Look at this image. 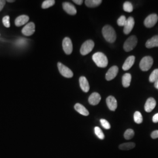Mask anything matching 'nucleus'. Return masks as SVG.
I'll list each match as a JSON object with an SVG mask.
<instances>
[{"label": "nucleus", "instance_id": "f257e3e1", "mask_svg": "<svg viewBox=\"0 0 158 158\" xmlns=\"http://www.w3.org/2000/svg\"><path fill=\"white\" fill-rule=\"evenodd\" d=\"M102 34L105 40L110 43H114L117 38L115 31L110 25L104 26L102 29Z\"/></svg>", "mask_w": 158, "mask_h": 158}, {"label": "nucleus", "instance_id": "f03ea898", "mask_svg": "<svg viewBox=\"0 0 158 158\" xmlns=\"http://www.w3.org/2000/svg\"><path fill=\"white\" fill-rule=\"evenodd\" d=\"M92 58L98 67L104 68L107 66V57L102 52H97L94 53Z\"/></svg>", "mask_w": 158, "mask_h": 158}, {"label": "nucleus", "instance_id": "7ed1b4c3", "mask_svg": "<svg viewBox=\"0 0 158 158\" xmlns=\"http://www.w3.org/2000/svg\"><path fill=\"white\" fill-rule=\"evenodd\" d=\"M138 40L135 36L132 35L125 40L124 44V49L126 52L132 51L137 45Z\"/></svg>", "mask_w": 158, "mask_h": 158}, {"label": "nucleus", "instance_id": "20e7f679", "mask_svg": "<svg viewBox=\"0 0 158 158\" xmlns=\"http://www.w3.org/2000/svg\"><path fill=\"white\" fill-rule=\"evenodd\" d=\"M94 47V42L92 40H87L81 46L80 53L82 55H86L90 53Z\"/></svg>", "mask_w": 158, "mask_h": 158}, {"label": "nucleus", "instance_id": "39448f33", "mask_svg": "<svg viewBox=\"0 0 158 158\" xmlns=\"http://www.w3.org/2000/svg\"><path fill=\"white\" fill-rule=\"evenodd\" d=\"M153 60L151 56H145L142 59L140 63L139 67L142 71H148L152 66Z\"/></svg>", "mask_w": 158, "mask_h": 158}, {"label": "nucleus", "instance_id": "423d86ee", "mask_svg": "<svg viewBox=\"0 0 158 158\" xmlns=\"http://www.w3.org/2000/svg\"><path fill=\"white\" fill-rule=\"evenodd\" d=\"M57 67L60 73L66 78H71L73 76V72L68 67L63 64L62 63L59 62L57 63Z\"/></svg>", "mask_w": 158, "mask_h": 158}, {"label": "nucleus", "instance_id": "0eeeda50", "mask_svg": "<svg viewBox=\"0 0 158 158\" xmlns=\"http://www.w3.org/2000/svg\"><path fill=\"white\" fill-rule=\"evenodd\" d=\"M158 20V16L155 14L149 15L144 21V25L147 28H152L155 25Z\"/></svg>", "mask_w": 158, "mask_h": 158}, {"label": "nucleus", "instance_id": "6e6552de", "mask_svg": "<svg viewBox=\"0 0 158 158\" xmlns=\"http://www.w3.org/2000/svg\"><path fill=\"white\" fill-rule=\"evenodd\" d=\"M62 46L63 51L66 55H70L72 53L73 44H72V40L69 38L66 37L63 40Z\"/></svg>", "mask_w": 158, "mask_h": 158}, {"label": "nucleus", "instance_id": "1a4fd4ad", "mask_svg": "<svg viewBox=\"0 0 158 158\" xmlns=\"http://www.w3.org/2000/svg\"><path fill=\"white\" fill-rule=\"evenodd\" d=\"M135 21L132 17H130L127 19L124 28V33L126 35L130 34L134 27Z\"/></svg>", "mask_w": 158, "mask_h": 158}, {"label": "nucleus", "instance_id": "9d476101", "mask_svg": "<svg viewBox=\"0 0 158 158\" xmlns=\"http://www.w3.org/2000/svg\"><path fill=\"white\" fill-rule=\"evenodd\" d=\"M35 31V25L34 23H29L25 25L22 30V33L25 36H31Z\"/></svg>", "mask_w": 158, "mask_h": 158}, {"label": "nucleus", "instance_id": "9b49d317", "mask_svg": "<svg viewBox=\"0 0 158 158\" xmlns=\"http://www.w3.org/2000/svg\"><path fill=\"white\" fill-rule=\"evenodd\" d=\"M118 72V68L116 66H114L108 70L106 74V79L108 81H110L114 79Z\"/></svg>", "mask_w": 158, "mask_h": 158}, {"label": "nucleus", "instance_id": "f8f14e48", "mask_svg": "<svg viewBox=\"0 0 158 158\" xmlns=\"http://www.w3.org/2000/svg\"><path fill=\"white\" fill-rule=\"evenodd\" d=\"M63 10L70 15H76L77 13V10L75 6L70 2H63Z\"/></svg>", "mask_w": 158, "mask_h": 158}, {"label": "nucleus", "instance_id": "ddd939ff", "mask_svg": "<svg viewBox=\"0 0 158 158\" xmlns=\"http://www.w3.org/2000/svg\"><path fill=\"white\" fill-rule=\"evenodd\" d=\"M156 105V100L152 98H149L145 104V110L147 113H150L155 108Z\"/></svg>", "mask_w": 158, "mask_h": 158}, {"label": "nucleus", "instance_id": "4468645a", "mask_svg": "<svg viewBox=\"0 0 158 158\" xmlns=\"http://www.w3.org/2000/svg\"><path fill=\"white\" fill-rule=\"evenodd\" d=\"M108 107L111 110L114 111L117 108V102L115 98L113 96H108L106 99Z\"/></svg>", "mask_w": 158, "mask_h": 158}, {"label": "nucleus", "instance_id": "2eb2a0df", "mask_svg": "<svg viewBox=\"0 0 158 158\" xmlns=\"http://www.w3.org/2000/svg\"><path fill=\"white\" fill-rule=\"evenodd\" d=\"M101 96L98 93H93L89 98V102L92 106L97 105L101 101Z\"/></svg>", "mask_w": 158, "mask_h": 158}, {"label": "nucleus", "instance_id": "dca6fc26", "mask_svg": "<svg viewBox=\"0 0 158 158\" xmlns=\"http://www.w3.org/2000/svg\"><path fill=\"white\" fill-rule=\"evenodd\" d=\"M79 83L81 90L85 93H87L90 90V85L89 84V82L87 79L84 76H81L80 77Z\"/></svg>", "mask_w": 158, "mask_h": 158}, {"label": "nucleus", "instance_id": "f3484780", "mask_svg": "<svg viewBox=\"0 0 158 158\" xmlns=\"http://www.w3.org/2000/svg\"><path fill=\"white\" fill-rule=\"evenodd\" d=\"M135 57L134 56H130L128 57L125 61L124 63L123 66V69L125 71L128 70L130 68H131V67L133 66L134 63L135 62Z\"/></svg>", "mask_w": 158, "mask_h": 158}, {"label": "nucleus", "instance_id": "a211bd4d", "mask_svg": "<svg viewBox=\"0 0 158 158\" xmlns=\"http://www.w3.org/2000/svg\"><path fill=\"white\" fill-rule=\"evenodd\" d=\"M29 19V18L28 16L25 15H21V16L17 17V18L15 19V24L17 27H21L23 25L25 24L26 23H28Z\"/></svg>", "mask_w": 158, "mask_h": 158}, {"label": "nucleus", "instance_id": "6ab92c4d", "mask_svg": "<svg viewBox=\"0 0 158 158\" xmlns=\"http://www.w3.org/2000/svg\"><path fill=\"white\" fill-rule=\"evenodd\" d=\"M145 46L147 48H152L154 47H158V35L153 36L150 40H148Z\"/></svg>", "mask_w": 158, "mask_h": 158}, {"label": "nucleus", "instance_id": "aec40b11", "mask_svg": "<svg viewBox=\"0 0 158 158\" xmlns=\"http://www.w3.org/2000/svg\"><path fill=\"white\" fill-rule=\"evenodd\" d=\"M74 109L76 111H77L79 114L84 115V116H87L89 115V111L81 104L77 103L74 106Z\"/></svg>", "mask_w": 158, "mask_h": 158}, {"label": "nucleus", "instance_id": "412c9836", "mask_svg": "<svg viewBox=\"0 0 158 158\" xmlns=\"http://www.w3.org/2000/svg\"><path fill=\"white\" fill-rule=\"evenodd\" d=\"M131 75L130 73H125L124 75L123 76V79H122V83L123 86L127 88L131 84Z\"/></svg>", "mask_w": 158, "mask_h": 158}, {"label": "nucleus", "instance_id": "4be33fe9", "mask_svg": "<svg viewBox=\"0 0 158 158\" xmlns=\"http://www.w3.org/2000/svg\"><path fill=\"white\" fill-rule=\"evenodd\" d=\"M135 147V143L134 142H128V143H124L121 144L119 146V148L121 150L123 151H128L133 149Z\"/></svg>", "mask_w": 158, "mask_h": 158}, {"label": "nucleus", "instance_id": "5701e85b", "mask_svg": "<svg viewBox=\"0 0 158 158\" xmlns=\"http://www.w3.org/2000/svg\"><path fill=\"white\" fill-rule=\"evenodd\" d=\"M102 0H86L85 1V4L88 7L94 8L102 4Z\"/></svg>", "mask_w": 158, "mask_h": 158}, {"label": "nucleus", "instance_id": "b1692460", "mask_svg": "<svg viewBox=\"0 0 158 158\" xmlns=\"http://www.w3.org/2000/svg\"><path fill=\"white\" fill-rule=\"evenodd\" d=\"M158 80V69L154 70L149 76V81L155 83Z\"/></svg>", "mask_w": 158, "mask_h": 158}, {"label": "nucleus", "instance_id": "393cba45", "mask_svg": "<svg viewBox=\"0 0 158 158\" xmlns=\"http://www.w3.org/2000/svg\"><path fill=\"white\" fill-rule=\"evenodd\" d=\"M134 119L136 124H141L143 121V118L141 113L139 111H136L134 115Z\"/></svg>", "mask_w": 158, "mask_h": 158}, {"label": "nucleus", "instance_id": "a878e982", "mask_svg": "<svg viewBox=\"0 0 158 158\" xmlns=\"http://www.w3.org/2000/svg\"><path fill=\"white\" fill-rule=\"evenodd\" d=\"M134 134H135V133H134V130H132V129H128V130L125 131L124 136L125 139L129 140L134 137Z\"/></svg>", "mask_w": 158, "mask_h": 158}, {"label": "nucleus", "instance_id": "bb28decb", "mask_svg": "<svg viewBox=\"0 0 158 158\" xmlns=\"http://www.w3.org/2000/svg\"><path fill=\"white\" fill-rule=\"evenodd\" d=\"M55 4V1L54 0H46L42 3V8L43 9H46L53 6Z\"/></svg>", "mask_w": 158, "mask_h": 158}, {"label": "nucleus", "instance_id": "cd10ccee", "mask_svg": "<svg viewBox=\"0 0 158 158\" xmlns=\"http://www.w3.org/2000/svg\"><path fill=\"white\" fill-rule=\"evenodd\" d=\"M123 8L125 11L131 12L133 11V6L130 2L127 1V2H125L123 5Z\"/></svg>", "mask_w": 158, "mask_h": 158}, {"label": "nucleus", "instance_id": "c85d7f7f", "mask_svg": "<svg viewBox=\"0 0 158 158\" xmlns=\"http://www.w3.org/2000/svg\"><path fill=\"white\" fill-rule=\"evenodd\" d=\"M94 132H95L96 135L99 139H104V137H105L104 134H103L102 130L99 127H96L94 128Z\"/></svg>", "mask_w": 158, "mask_h": 158}, {"label": "nucleus", "instance_id": "c756f323", "mask_svg": "<svg viewBox=\"0 0 158 158\" xmlns=\"http://www.w3.org/2000/svg\"><path fill=\"white\" fill-rule=\"evenodd\" d=\"M126 21H127L126 17L124 16V15H122V16L119 17L118 19L117 20V23H118L119 26H120V27H123V26L124 27Z\"/></svg>", "mask_w": 158, "mask_h": 158}, {"label": "nucleus", "instance_id": "7c9ffc66", "mask_svg": "<svg viewBox=\"0 0 158 158\" xmlns=\"http://www.w3.org/2000/svg\"><path fill=\"white\" fill-rule=\"evenodd\" d=\"M100 123H101V124L102 126V127L104 128L105 129H106V130L110 129L111 125L107 120H106L104 119H100Z\"/></svg>", "mask_w": 158, "mask_h": 158}, {"label": "nucleus", "instance_id": "2f4dec72", "mask_svg": "<svg viewBox=\"0 0 158 158\" xmlns=\"http://www.w3.org/2000/svg\"><path fill=\"white\" fill-rule=\"evenodd\" d=\"M2 23L4 25L6 28H10V17L6 16L2 18Z\"/></svg>", "mask_w": 158, "mask_h": 158}, {"label": "nucleus", "instance_id": "473e14b6", "mask_svg": "<svg viewBox=\"0 0 158 158\" xmlns=\"http://www.w3.org/2000/svg\"><path fill=\"white\" fill-rule=\"evenodd\" d=\"M151 137L153 139H156L158 138V130L153 131L151 134Z\"/></svg>", "mask_w": 158, "mask_h": 158}, {"label": "nucleus", "instance_id": "72a5a7b5", "mask_svg": "<svg viewBox=\"0 0 158 158\" xmlns=\"http://www.w3.org/2000/svg\"><path fill=\"white\" fill-rule=\"evenodd\" d=\"M5 4H6V1L0 0V11L3 9Z\"/></svg>", "mask_w": 158, "mask_h": 158}, {"label": "nucleus", "instance_id": "f704fd0d", "mask_svg": "<svg viewBox=\"0 0 158 158\" xmlns=\"http://www.w3.org/2000/svg\"><path fill=\"white\" fill-rule=\"evenodd\" d=\"M152 121L154 123H158V113L156 114L153 117Z\"/></svg>", "mask_w": 158, "mask_h": 158}, {"label": "nucleus", "instance_id": "c9c22d12", "mask_svg": "<svg viewBox=\"0 0 158 158\" xmlns=\"http://www.w3.org/2000/svg\"><path fill=\"white\" fill-rule=\"evenodd\" d=\"M73 2L77 5H81L83 2V1H82V0H73Z\"/></svg>", "mask_w": 158, "mask_h": 158}, {"label": "nucleus", "instance_id": "e433bc0d", "mask_svg": "<svg viewBox=\"0 0 158 158\" xmlns=\"http://www.w3.org/2000/svg\"><path fill=\"white\" fill-rule=\"evenodd\" d=\"M154 85H155V88H156L157 89H158V80L155 83V84H154Z\"/></svg>", "mask_w": 158, "mask_h": 158}, {"label": "nucleus", "instance_id": "4c0bfd02", "mask_svg": "<svg viewBox=\"0 0 158 158\" xmlns=\"http://www.w3.org/2000/svg\"><path fill=\"white\" fill-rule=\"evenodd\" d=\"M8 2H14L15 1H14V0H8L7 1Z\"/></svg>", "mask_w": 158, "mask_h": 158}]
</instances>
